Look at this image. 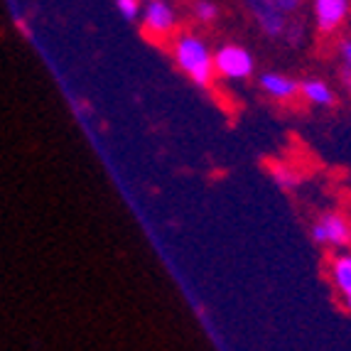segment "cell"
<instances>
[{"label":"cell","mask_w":351,"mask_h":351,"mask_svg":"<svg viewBox=\"0 0 351 351\" xmlns=\"http://www.w3.org/2000/svg\"><path fill=\"white\" fill-rule=\"evenodd\" d=\"M172 59H175L177 69L187 76L194 86H211L214 84V52L206 45V40L199 32L192 29H182L172 37Z\"/></svg>","instance_id":"1"},{"label":"cell","mask_w":351,"mask_h":351,"mask_svg":"<svg viewBox=\"0 0 351 351\" xmlns=\"http://www.w3.org/2000/svg\"><path fill=\"white\" fill-rule=\"evenodd\" d=\"M310 236L319 248L351 251V219L344 211H319L310 223Z\"/></svg>","instance_id":"2"},{"label":"cell","mask_w":351,"mask_h":351,"mask_svg":"<svg viewBox=\"0 0 351 351\" xmlns=\"http://www.w3.org/2000/svg\"><path fill=\"white\" fill-rule=\"evenodd\" d=\"M214 71L223 82H248L256 74V59L241 45H221L214 49Z\"/></svg>","instance_id":"3"},{"label":"cell","mask_w":351,"mask_h":351,"mask_svg":"<svg viewBox=\"0 0 351 351\" xmlns=\"http://www.w3.org/2000/svg\"><path fill=\"white\" fill-rule=\"evenodd\" d=\"M312 25L322 37H337L351 20V0H312Z\"/></svg>","instance_id":"4"},{"label":"cell","mask_w":351,"mask_h":351,"mask_svg":"<svg viewBox=\"0 0 351 351\" xmlns=\"http://www.w3.org/2000/svg\"><path fill=\"white\" fill-rule=\"evenodd\" d=\"M141 25L145 29V35H150L152 40H165V37L177 35L180 18H177V10L167 0H152V3L143 5Z\"/></svg>","instance_id":"5"},{"label":"cell","mask_w":351,"mask_h":351,"mask_svg":"<svg viewBox=\"0 0 351 351\" xmlns=\"http://www.w3.org/2000/svg\"><path fill=\"white\" fill-rule=\"evenodd\" d=\"M246 8L256 20L258 29L268 40H285V32L293 18L276 5V0H246Z\"/></svg>","instance_id":"6"},{"label":"cell","mask_w":351,"mask_h":351,"mask_svg":"<svg viewBox=\"0 0 351 351\" xmlns=\"http://www.w3.org/2000/svg\"><path fill=\"white\" fill-rule=\"evenodd\" d=\"M258 88L276 104H293L295 99H300V82L295 76L285 74V71H261L258 74Z\"/></svg>","instance_id":"7"},{"label":"cell","mask_w":351,"mask_h":351,"mask_svg":"<svg viewBox=\"0 0 351 351\" xmlns=\"http://www.w3.org/2000/svg\"><path fill=\"white\" fill-rule=\"evenodd\" d=\"M327 276L341 307L351 312V251H337L329 258Z\"/></svg>","instance_id":"8"},{"label":"cell","mask_w":351,"mask_h":351,"mask_svg":"<svg viewBox=\"0 0 351 351\" xmlns=\"http://www.w3.org/2000/svg\"><path fill=\"white\" fill-rule=\"evenodd\" d=\"M300 99L312 108H332L337 104V91L324 79H304L300 82Z\"/></svg>","instance_id":"9"},{"label":"cell","mask_w":351,"mask_h":351,"mask_svg":"<svg viewBox=\"0 0 351 351\" xmlns=\"http://www.w3.org/2000/svg\"><path fill=\"white\" fill-rule=\"evenodd\" d=\"M270 177L276 182L278 187L285 189V192H293V189L300 187V182L304 180L302 170H298L293 162H273L270 165Z\"/></svg>","instance_id":"10"},{"label":"cell","mask_w":351,"mask_h":351,"mask_svg":"<svg viewBox=\"0 0 351 351\" xmlns=\"http://www.w3.org/2000/svg\"><path fill=\"white\" fill-rule=\"evenodd\" d=\"M192 18H194V23H199V25H214L219 20V5L214 0H194Z\"/></svg>","instance_id":"11"},{"label":"cell","mask_w":351,"mask_h":351,"mask_svg":"<svg viewBox=\"0 0 351 351\" xmlns=\"http://www.w3.org/2000/svg\"><path fill=\"white\" fill-rule=\"evenodd\" d=\"M116 10L121 12V18H123V20L135 23V20H141L143 3H141V0H116Z\"/></svg>","instance_id":"12"},{"label":"cell","mask_w":351,"mask_h":351,"mask_svg":"<svg viewBox=\"0 0 351 351\" xmlns=\"http://www.w3.org/2000/svg\"><path fill=\"white\" fill-rule=\"evenodd\" d=\"M304 35H307L304 23L298 18H293V23H290V27H287V32H285V42L287 45H293V47H300V45L304 42Z\"/></svg>","instance_id":"13"},{"label":"cell","mask_w":351,"mask_h":351,"mask_svg":"<svg viewBox=\"0 0 351 351\" xmlns=\"http://www.w3.org/2000/svg\"><path fill=\"white\" fill-rule=\"evenodd\" d=\"M337 82H339V88L351 99V64H341L339 71H337Z\"/></svg>","instance_id":"14"},{"label":"cell","mask_w":351,"mask_h":351,"mask_svg":"<svg viewBox=\"0 0 351 351\" xmlns=\"http://www.w3.org/2000/svg\"><path fill=\"white\" fill-rule=\"evenodd\" d=\"M337 57L341 59V64H351V32L337 42Z\"/></svg>","instance_id":"15"},{"label":"cell","mask_w":351,"mask_h":351,"mask_svg":"<svg viewBox=\"0 0 351 351\" xmlns=\"http://www.w3.org/2000/svg\"><path fill=\"white\" fill-rule=\"evenodd\" d=\"M302 3H304V0H276V5L280 8L282 12H287L290 18H295V12L302 8Z\"/></svg>","instance_id":"16"},{"label":"cell","mask_w":351,"mask_h":351,"mask_svg":"<svg viewBox=\"0 0 351 351\" xmlns=\"http://www.w3.org/2000/svg\"><path fill=\"white\" fill-rule=\"evenodd\" d=\"M141 3H143V5H145V3H152V0H141Z\"/></svg>","instance_id":"17"}]
</instances>
